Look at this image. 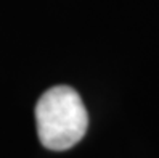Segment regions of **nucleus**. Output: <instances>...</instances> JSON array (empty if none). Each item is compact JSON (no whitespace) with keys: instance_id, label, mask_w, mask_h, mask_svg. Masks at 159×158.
I'll list each match as a JSON object with an SVG mask.
<instances>
[{"instance_id":"obj_1","label":"nucleus","mask_w":159,"mask_h":158,"mask_svg":"<svg viewBox=\"0 0 159 158\" xmlns=\"http://www.w3.org/2000/svg\"><path fill=\"white\" fill-rule=\"evenodd\" d=\"M35 123L42 145L61 152L74 147L85 136L89 115L72 87L57 86L40 95L35 105Z\"/></svg>"}]
</instances>
